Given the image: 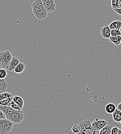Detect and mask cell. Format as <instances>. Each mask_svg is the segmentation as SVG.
<instances>
[{"mask_svg":"<svg viewBox=\"0 0 121 134\" xmlns=\"http://www.w3.org/2000/svg\"><path fill=\"white\" fill-rule=\"evenodd\" d=\"M118 134H121V129H119V131H118Z\"/></svg>","mask_w":121,"mask_h":134,"instance_id":"obj_30","label":"cell"},{"mask_svg":"<svg viewBox=\"0 0 121 134\" xmlns=\"http://www.w3.org/2000/svg\"><path fill=\"white\" fill-rule=\"evenodd\" d=\"M10 107L16 110H22V109L17 104H16L14 100H12L11 103V105H10Z\"/></svg>","mask_w":121,"mask_h":134,"instance_id":"obj_24","label":"cell"},{"mask_svg":"<svg viewBox=\"0 0 121 134\" xmlns=\"http://www.w3.org/2000/svg\"><path fill=\"white\" fill-rule=\"evenodd\" d=\"M24 114L22 110H16L14 109L11 114L6 118L7 119L12 122L14 124L21 123L24 120Z\"/></svg>","mask_w":121,"mask_h":134,"instance_id":"obj_2","label":"cell"},{"mask_svg":"<svg viewBox=\"0 0 121 134\" xmlns=\"http://www.w3.org/2000/svg\"><path fill=\"white\" fill-rule=\"evenodd\" d=\"M117 108L119 110H120V111H121V102H120V103L119 104V105H118Z\"/></svg>","mask_w":121,"mask_h":134,"instance_id":"obj_28","label":"cell"},{"mask_svg":"<svg viewBox=\"0 0 121 134\" xmlns=\"http://www.w3.org/2000/svg\"><path fill=\"white\" fill-rule=\"evenodd\" d=\"M117 14L121 15V8H116V9H112Z\"/></svg>","mask_w":121,"mask_h":134,"instance_id":"obj_27","label":"cell"},{"mask_svg":"<svg viewBox=\"0 0 121 134\" xmlns=\"http://www.w3.org/2000/svg\"><path fill=\"white\" fill-rule=\"evenodd\" d=\"M8 84L5 79H0V92H5L7 89Z\"/></svg>","mask_w":121,"mask_h":134,"instance_id":"obj_13","label":"cell"},{"mask_svg":"<svg viewBox=\"0 0 121 134\" xmlns=\"http://www.w3.org/2000/svg\"><path fill=\"white\" fill-rule=\"evenodd\" d=\"M13 99V97L7 98L0 100V105L5 106H10L11 103Z\"/></svg>","mask_w":121,"mask_h":134,"instance_id":"obj_18","label":"cell"},{"mask_svg":"<svg viewBox=\"0 0 121 134\" xmlns=\"http://www.w3.org/2000/svg\"><path fill=\"white\" fill-rule=\"evenodd\" d=\"M13 100H14L16 104H17L22 109L23 108V106H24V102L23 99L21 97L18 96H14Z\"/></svg>","mask_w":121,"mask_h":134,"instance_id":"obj_15","label":"cell"},{"mask_svg":"<svg viewBox=\"0 0 121 134\" xmlns=\"http://www.w3.org/2000/svg\"><path fill=\"white\" fill-rule=\"evenodd\" d=\"M112 118L115 122L120 123L121 121V111L117 108L112 114Z\"/></svg>","mask_w":121,"mask_h":134,"instance_id":"obj_12","label":"cell"},{"mask_svg":"<svg viewBox=\"0 0 121 134\" xmlns=\"http://www.w3.org/2000/svg\"><path fill=\"white\" fill-rule=\"evenodd\" d=\"M111 5L112 9H116L119 8V0H111Z\"/></svg>","mask_w":121,"mask_h":134,"instance_id":"obj_22","label":"cell"},{"mask_svg":"<svg viewBox=\"0 0 121 134\" xmlns=\"http://www.w3.org/2000/svg\"><path fill=\"white\" fill-rule=\"evenodd\" d=\"M118 36H121V32L118 30H111V36L115 37Z\"/></svg>","mask_w":121,"mask_h":134,"instance_id":"obj_23","label":"cell"},{"mask_svg":"<svg viewBox=\"0 0 121 134\" xmlns=\"http://www.w3.org/2000/svg\"><path fill=\"white\" fill-rule=\"evenodd\" d=\"M14 124L7 119H0V134H8L13 129Z\"/></svg>","mask_w":121,"mask_h":134,"instance_id":"obj_5","label":"cell"},{"mask_svg":"<svg viewBox=\"0 0 121 134\" xmlns=\"http://www.w3.org/2000/svg\"><path fill=\"white\" fill-rule=\"evenodd\" d=\"M7 76V72L5 69L0 68V79H5Z\"/></svg>","mask_w":121,"mask_h":134,"instance_id":"obj_21","label":"cell"},{"mask_svg":"<svg viewBox=\"0 0 121 134\" xmlns=\"http://www.w3.org/2000/svg\"><path fill=\"white\" fill-rule=\"evenodd\" d=\"M48 13H53L56 9V3L55 0H41Z\"/></svg>","mask_w":121,"mask_h":134,"instance_id":"obj_7","label":"cell"},{"mask_svg":"<svg viewBox=\"0 0 121 134\" xmlns=\"http://www.w3.org/2000/svg\"><path fill=\"white\" fill-rule=\"evenodd\" d=\"M101 33L102 37L105 39H109L111 37V30L108 25L105 24L101 30Z\"/></svg>","mask_w":121,"mask_h":134,"instance_id":"obj_9","label":"cell"},{"mask_svg":"<svg viewBox=\"0 0 121 134\" xmlns=\"http://www.w3.org/2000/svg\"><path fill=\"white\" fill-rule=\"evenodd\" d=\"M116 109V105L113 103H109L105 107V110L109 114H112Z\"/></svg>","mask_w":121,"mask_h":134,"instance_id":"obj_11","label":"cell"},{"mask_svg":"<svg viewBox=\"0 0 121 134\" xmlns=\"http://www.w3.org/2000/svg\"><path fill=\"white\" fill-rule=\"evenodd\" d=\"M33 13L36 19L42 20L48 16V12L41 0H36L32 4Z\"/></svg>","mask_w":121,"mask_h":134,"instance_id":"obj_1","label":"cell"},{"mask_svg":"<svg viewBox=\"0 0 121 134\" xmlns=\"http://www.w3.org/2000/svg\"><path fill=\"white\" fill-rule=\"evenodd\" d=\"M120 123H121V122H120Z\"/></svg>","mask_w":121,"mask_h":134,"instance_id":"obj_32","label":"cell"},{"mask_svg":"<svg viewBox=\"0 0 121 134\" xmlns=\"http://www.w3.org/2000/svg\"><path fill=\"white\" fill-rule=\"evenodd\" d=\"M119 8H121V0H119Z\"/></svg>","mask_w":121,"mask_h":134,"instance_id":"obj_29","label":"cell"},{"mask_svg":"<svg viewBox=\"0 0 121 134\" xmlns=\"http://www.w3.org/2000/svg\"><path fill=\"white\" fill-rule=\"evenodd\" d=\"M6 119V116L5 115V114L0 110V119Z\"/></svg>","mask_w":121,"mask_h":134,"instance_id":"obj_26","label":"cell"},{"mask_svg":"<svg viewBox=\"0 0 121 134\" xmlns=\"http://www.w3.org/2000/svg\"><path fill=\"white\" fill-rule=\"evenodd\" d=\"M119 129L118 127H112L111 131V134H118Z\"/></svg>","mask_w":121,"mask_h":134,"instance_id":"obj_25","label":"cell"},{"mask_svg":"<svg viewBox=\"0 0 121 134\" xmlns=\"http://www.w3.org/2000/svg\"><path fill=\"white\" fill-rule=\"evenodd\" d=\"M20 63L19 59L15 56H13L11 60L8 64V65L6 69L9 72H11L14 71L15 68Z\"/></svg>","mask_w":121,"mask_h":134,"instance_id":"obj_8","label":"cell"},{"mask_svg":"<svg viewBox=\"0 0 121 134\" xmlns=\"http://www.w3.org/2000/svg\"><path fill=\"white\" fill-rule=\"evenodd\" d=\"M109 40L114 44H115L117 46H118L121 43V36H118L115 37L111 36Z\"/></svg>","mask_w":121,"mask_h":134,"instance_id":"obj_16","label":"cell"},{"mask_svg":"<svg viewBox=\"0 0 121 134\" xmlns=\"http://www.w3.org/2000/svg\"><path fill=\"white\" fill-rule=\"evenodd\" d=\"M1 92H0V94H1Z\"/></svg>","mask_w":121,"mask_h":134,"instance_id":"obj_31","label":"cell"},{"mask_svg":"<svg viewBox=\"0 0 121 134\" xmlns=\"http://www.w3.org/2000/svg\"><path fill=\"white\" fill-rule=\"evenodd\" d=\"M81 128L79 125H74L72 128V131L74 134H78L80 132Z\"/></svg>","mask_w":121,"mask_h":134,"instance_id":"obj_20","label":"cell"},{"mask_svg":"<svg viewBox=\"0 0 121 134\" xmlns=\"http://www.w3.org/2000/svg\"><path fill=\"white\" fill-rule=\"evenodd\" d=\"M11 97H14V96L11 93L6 92L1 93L0 94V100H2L5 99L11 98Z\"/></svg>","mask_w":121,"mask_h":134,"instance_id":"obj_19","label":"cell"},{"mask_svg":"<svg viewBox=\"0 0 121 134\" xmlns=\"http://www.w3.org/2000/svg\"><path fill=\"white\" fill-rule=\"evenodd\" d=\"M92 126L95 131H100L104 127L108 125L107 121L105 120H101L99 119H95L92 122H91Z\"/></svg>","mask_w":121,"mask_h":134,"instance_id":"obj_6","label":"cell"},{"mask_svg":"<svg viewBox=\"0 0 121 134\" xmlns=\"http://www.w3.org/2000/svg\"><path fill=\"white\" fill-rule=\"evenodd\" d=\"M81 130L78 134H97V131H95L91 124V122L89 120H85L80 122L79 123Z\"/></svg>","mask_w":121,"mask_h":134,"instance_id":"obj_3","label":"cell"},{"mask_svg":"<svg viewBox=\"0 0 121 134\" xmlns=\"http://www.w3.org/2000/svg\"><path fill=\"white\" fill-rule=\"evenodd\" d=\"M112 127L111 125H107L103 129L100 131L99 134H111V131Z\"/></svg>","mask_w":121,"mask_h":134,"instance_id":"obj_17","label":"cell"},{"mask_svg":"<svg viewBox=\"0 0 121 134\" xmlns=\"http://www.w3.org/2000/svg\"><path fill=\"white\" fill-rule=\"evenodd\" d=\"M13 56L9 50L3 51L0 53V68L6 69L11 60Z\"/></svg>","mask_w":121,"mask_h":134,"instance_id":"obj_4","label":"cell"},{"mask_svg":"<svg viewBox=\"0 0 121 134\" xmlns=\"http://www.w3.org/2000/svg\"><path fill=\"white\" fill-rule=\"evenodd\" d=\"M109 27L111 30H120L121 29V21L117 20L112 22Z\"/></svg>","mask_w":121,"mask_h":134,"instance_id":"obj_10","label":"cell"},{"mask_svg":"<svg viewBox=\"0 0 121 134\" xmlns=\"http://www.w3.org/2000/svg\"><path fill=\"white\" fill-rule=\"evenodd\" d=\"M25 69V65L23 63L20 62L18 65L15 69L14 70V72L17 74H21L23 72Z\"/></svg>","mask_w":121,"mask_h":134,"instance_id":"obj_14","label":"cell"}]
</instances>
